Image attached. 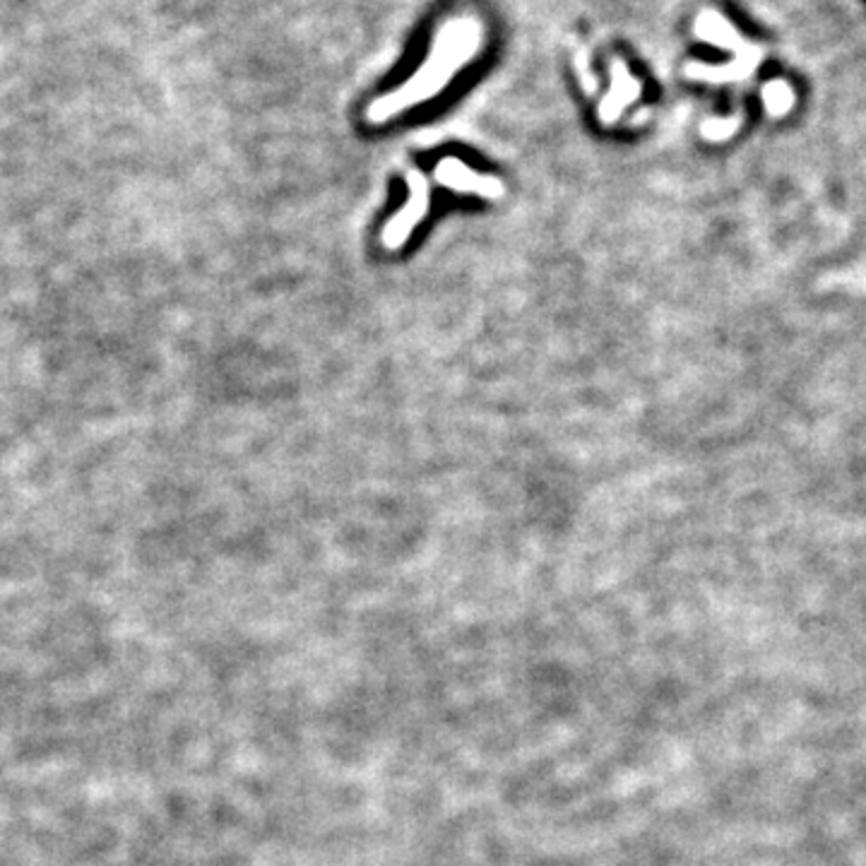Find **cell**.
Returning a JSON list of instances; mask_svg holds the SVG:
<instances>
[{
    "instance_id": "cell-2",
    "label": "cell",
    "mask_w": 866,
    "mask_h": 866,
    "mask_svg": "<svg viewBox=\"0 0 866 866\" xmlns=\"http://www.w3.org/2000/svg\"><path fill=\"white\" fill-rule=\"evenodd\" d=\"M407 186H410V198L407 203L400 207V213L385 224L381 232V244L387 250H397L410 242V236L414 229L426 219L429 207H431V188L426 176L422 171L412 169L407 174Z\"/></svg>"
},
{
    "instance_id": "cell-3",
    "label": "cell",
    "mask_w": 866,
    "mask_h": 866,
    "mask_svg": "<svg viewBox=\"0 0 866 866\" xmlns=\"http://www.w3.org/2000/svg\"><path fill=\"white\" fill-rule=\"evenodd\" d=\"M433 178H436L439 186L451 188L460 193V196H476L484 200H499L505 190L501 178L474 171L470 164L460 161L455 157L441 159L436 164V169H433Z\"/></svg>"
},
{
    "instance_id": "cell-1",
    "label": "cell",
    "mask_w": 866,
    "mask_h": 866,
    "mask_svg": "<svg viewBox=\"0 0 866 866\" xmlns=\"http://www.w3.org/2000/svg\"><path fill=\"white\" fill-rule=\"evenodd\" d=\"M482 43V27L474 20L457 18L441 27L439 39L433 43L429 61L412 75L402 87L393 89L391 95L376 99L368 107L366 118L368 124H385L402 111L420 107L424 101H431L441 89L451 85L453 75L472 61Z\"/></svg>"
}]
</instances>
